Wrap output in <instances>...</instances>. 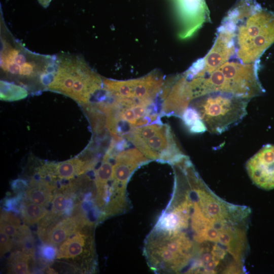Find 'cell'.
Here are the masks:
<instances>
[{
	"label": "cell",
	"instance_id": "obj_1",
	"mask_svg": "<svg viewBox=\"0 0 274 274\" xmlns=\"http://www.w3.org/2000/svg\"><path fill=\"white\" fill-rule=\"evenodd\" d=\"M174 172L171 198L153 230L177 247L192 270L238 259L247 244L248 208L217 197L192 163L177 166Z\"/></svg>",
	"mask_w": 274,
	"mask_h": 274
},
{
	"label": "cell",
	"instance_id": "obj_2",
	"mask_svg": "<svg viewBox=\"0 0 274 274\" xmlns=\"http://www.w3.org/2000/svg\"><path fill=\"white\" fill-rule=\"evenodd\" d=\"M221 25L232 34L233 59L253 63L274 43V13L255 0H236Z\"/></svg>",
	"mask_w": 274,
	"mask_h": 274
},
{
	"label": "cell",
	"instance_id": "obj_3",
	"mask_svg": "<svg viewBox=\"0 0 274 274\" xmlns=\"http://www.w3.org/2000/svg\"><path fill=\"white\" fill-rule=\"evenodd\" d=\"M1 71L7 77L27 86L37 81L43 90L51 82L56 66V55L33 52L14 37L1 14Z\"/></svg>",
	"mask_w": 274,
	"mask_h": 274
},
{
	"label": "cell",
	"instance_id": "obj_4",
	"mask_svg": "<svg viewBox=\"0 0 274 274\" xmlns=\"http://www.w3.org/2000/svg\"><path fill=\"white\" fill-rule=\"evenodd\" d=\"M258 63L246 64L231 59L211 73L188 79L193 99L214 92L249 99L259 95L263 90L258 77Z\"/></svg>",
	"mask_w": 274,
	"mask_h": 274
},
{
	"label": "cell",
	"instance_id": "obj_5",
	"mask_svg": "<svg viewBox=\"0 0 274 274\" xmlns=\"http://www.w3.org/2000/svg\"><path fill=\"white\" fill-rule=\"evenodd\" d=\"M86 105L103 92V79L80 54L60 52L56 55L53 79L47 89Z\"/></svg>",
	"mask_w": 274,
	"mask_h": 274
},
{
	"label": "cell",
	"instance_id": "obj_6",
	"mask_svg": "<svg viewBox=\"0 0 274 274\" xmlns=\"http://www.w3.org/2000/svg\"><path fill=\"white\" fill-rule=\"evenodd\" d=\"M193 100L191 107L197 112L206 130L220 134L243 120L247 113L250 99L228 93L214 92Z\"/></svg>",
	"mask_w": 274,
	"mask_h": 274
},
{
	"label": "cell",
	"instance_id": "obj_7",
	"mask_svg": "<svg viewBox=\"0 0 274 274\" xmlns=\"http://www.w3.org/2000/svg\"><path fill=\"white\" fill-rule=\"evenodd\" d=\"M130 141L151 160L171 165L185 155L170 126L161 122L136 128L131 133Z\"/></svg>",
	"mask_w": 274,
	"mask_h": 274
},
{
	"label": "cell",
	"instance_id": "obj_8",
	"mask_svg": "<svg viewBox=\"0 0 274 274\" xmlns=\"http://www.w3.org/2000/svg\"><path fill=\"white\" fill-rule=\"evenodd\" d=\"M102 79L104 89L110 97L119 101L136 103L156 101L164 82L163 76L158 71L131 80Z\"/></svg>",
	"mask_w": 274,
	"mask_h": 274
},
{
	"label": "cell",
	"instance_id": "obj_9",
	"mask_svg": "<svg viewBox=\"0 0 274 274\" xmlns=\"http://www.w3.org/2000/svg\"><path fill=\"white\" fill-rule=\"evenodd\" d=\"M234 55L232 35L220 25L211 50L203 58L193 63L184 73L188 79L208 74L227 61L233 59Z\"/></svg>",
	"mask_w": 274,
	"mask_h": 274
},
{
	"label": "cell",
	"instance_id": "obj_10",
	"mask_svg": "<svg viewBox=\"0 0 274 274\" xmlns=\"http://www.w3.org/2000/svg\"><path fill=\"white\" fill-rule=\"evenodd\" d=\"M160 97L161 116L181 118L193 100L188 80L184 73L164 81Z\"/></svg>",
	"mask_w": 274,
	"mask_h": 274
},
{
	"label": "cell",
	"instance_id": "obj_11",
	"mask_svg": "<svg viewBox=\"0 0 274 274\" xmlns=\"http://www.w3.org/2000/svg\"><path fill=\"white\" fill-rule=\"evenodd\" d=\"M151 160L138 149H123L115 156L112 176V187L119 195L128 198L127 184L134 170Z\"/></svg>",
	"mask_w": 274,
	"mask_h": 274
},
{
	"label": "cell",
	"instance_id": "obj_12",
	"mask_svg": "<svg viewBox=\"0 0 274 274\" xmlns=\"http://www.w3.org/2000/svg\"><path fill=\"white\" fill-rule=\"evenodd\" d=\"M246 169L252 182L264 190L274 189V145L262 147L247 162Z\"/></svg>",
	"mask_w": 274,
	"mask_h": 274
},
{
	"label": "cell",
	"instance_id": "obj_13",
	"mask_svg": "<svg viewBox=\"0 0 274 274\" xmlns=\"http://www.w3.org/2000/svg\"><path fill=\"white\" fill-rule=\"evenodd\" d=\"M179 17V36L186 39L192 36L210 18L204 0H176Z\"/></svg>",
	"mask_w": 274,
	"mask_h": 274
},
{
	"label": "cell",
	"instance_id": "obj_14",
	"mask_svg": "<svg viewBox=\"0 0 274 274\" xmlns=\"http://www.w3.org/2000/svg\"><path fill=\"white\" fill-rule=\"evenodd\" d=\"M92 228L84 231L82 228L64 241L59 245L56 258L74 259L80 256L96 262Z\"/></svg>",
	"mask_w": 274,
	"mask_h": 274
},
{
	"label": "cell",
	"instance_id": "obj_15",
	"mask_svg": "<svg viewBox=\"0 0 274 274\" xmlns=\"http://www.w3.org/2000/svg\"><path fill=\"white\" fill-rule=\"evenodd\" d=\"M84 227L78 217L73 214L56 220L38 235L44 243L57 246Z\"/></svg>",
	"mask_w": 274,
	"mask_h": 274
},
{
	"label": "cell",
	"instance_id": "obj_16",
	"mask_svg": "<svg viewBox=\"0 0 274 274\" xmlns=\"http://www.w3.org/2000/svg\"><path fill=\"white\" fill-rule=\"evenodd\" d=\"M96 161L92 159H83L74 158L53 163V172L55 179L70 180L92 169Z\"/></svg>",
	"mask_w": 274,
	"mask_h": 274
},
{
	"label": "cell",
	"instance_id": "obj_17",
	"mask_svg": "<svg viewBox=\"0 0 274 274\" xmlns=\"http://www.w3.org/2000/svg\"><path fill=\"white\" fill-rule=\"evenodd\" d=\"M54 184L44 179H32L25 191L26 199L29 201L46 207L53 198L52 192L55 189Z\"/></svg>",
	"mask_w": 274,
	"mask_h": 274
},
{
	"label": "cell",
	"instance_id": "obj_18",
	"mask_svg": "<svg viewBox=\"0 0 274 274\" xmlns=\"http://www.w3.org/2000/svg\"><path fill=\"white\" fill-rule=\"evenodd\" d=\"M32 256L21 250L12 253L8 261V273H30L29 261Z\"/></svg>",
	"mask_w": 274,
	"mask_h": 274
},
{
	"label": "cell",
	"instance_id": "obj_19",
	"mask_svg": "<svg viewBox=\"0 0 274 274\" xmlns=\"http://www.w3.org/2000/svg\"><path fill=\"white\" fill-rule=\"evenodd\" d=\"M1 100L14 101L26 98L28 94L25 87L12 82L1 80L0 82Z\"/></svg>",
	"mask_w": 274,
	"mask_h": 274
},
{
	"label": "cell",
	"instance_id": "obj_20",
	"mask_svg": "<svg viewBox=\"0 0 274 274\" xmlns=\"http://www.w3.org/2000/svg\"><path fill=\"white\" fill-rule=\"evenodd\" d=\"M48 212L45 207L31 202L27 199L24 201L21 210L22 220L28 225L39 222Z\"/></svg>",
	"mask_w": 274,
	"mask_h": 274
},
{
	"label": "cell",
	"instance_id": "obj_21",
	"mask_svg": "<svg viewBox=\"0 0 274 274\" xmlns=\"http://www.w3.org/2000/svg\"><path fill=\"white\" fill-rule=\"evenodd\" d=\"M181 119L191 133H202L206 130L197 112L191 106L185 110Z\"/></svg>",
	"mask_w": 274,
	"mask_h": 274
},
{
	"label": "cell",
	"instance_id": "obj_22",
	"mask_svg": "<svg viewBox=\"0 0 274 274\" xmlns=\"http://www.w3.org/2000/svg\"><path fill=\"white\" fill-rule=\"evenodd\" d=\"M1 215V229L10 237H16L21 227L20 220L8 212L2 211Z\"/></svg>",
	"mask_w": 274,
	"mask_h": 274
},
{
	"label": "cell",
	"instance_id": "obj_23",
	"mask_svg": "<svg viewBox=\"0 0 274 274\" xmlns=\"http://www.w3.org/2000/svg\"><path fill=\"white\" fill-rule=\"evenodd\" d=\"M17 237V245L24 252L33 255L34 254L33 238L29 228L23 225L21 226Z\"/></svg>",
	"mask_w": 274,
	"mask_h": 274
},
{
	"label": "cell",
	"instance_id": "obj_24",
	"mask_svg": "<svg viewBox=\"0 0 274 274\" xmlns=\"http://www.w3.org/2000/svg\"><path fill=\"white\" fill-rule=\"evenodd\" d=\"M67 199V195H65L61 191L56 192L52 199L51 209L49 213L57 218H60L62 215H64Z\"/></svg>",
	"mask_w": 274,
	"mask_h": 274
},
{
	"label": "cell",
	"instance_id": "obj_25",
	"mask_svg": "<svg viewBox=\"0 0 274 274\" xmlns=\"http://www.w3.org/2000/svg\"><path fill=\"white\" fill-rule=\"evenodd\" d=\"M24 193H18L16 196L6 198L4 202V209L6 212H13L16 214L21 213L24 199Z\"/></svg>",
	"mask_w": 274,
	"mask_h": 274
},
{
	"label": "cell",
	"instance_id": "obj_26",
	"mask_svg": "<svg viewBox=\"0 0 274 274\" xmlns=\"http://www.w3.org/2000/svg\"><path fill=\"white\" fill-rule=\"evenodd\" d=\"M57 250L55 246L45 243L40 248L39 254L42 259L48 263L52 262L55 258Z\"/></svg>",
	"mask_w": 274,
	"mask_h": 274
},
{
	"label": "cell",
	"instance_id": "obj_27",
	"mask_svg": "<svg viewBox=\"0 0 274 274\" xmlns=\"http://www.w3.org/2000/svg\"><path fill=\"white\" fill-rule=\"evenodd\" d=\"M3 230L1 229L0 233V245L1 256H3L6 253L9 252L13 247V242Z\"/></svg>",
	"mask_w": 274,
	"mask_h": 274
},
{
	"label": "cell",
	"instance_id": "obj_28",
	"mask_svg": "<svg viewBox=\"0 0 274 274\" xmlns=\"http://www.w3.org/2000/svg\"><path fill=\"white\" fill-rule=\"evenodd\" d=\"M29 184L25 180L22 179H17L13 180L11 183V187L13 191L15 193H24L27 190Z\"/></svg>",
	"mask_w": 274,
	"mask_h": 274
},
{
	"label": "cell",
	"instance_id": "obj_29",
	"mask_svg": "<svg viewBox=\"0 0 274 274\" xmlns=\"http://www.w3.org/2000/svg\"><path fill=\"white\" fill-rule=\"evenodd\" d=\"M39 3L44 8H47L52 0H37Z\"/></svg>",
	"mask_w": 274,
	"mask_h": 274
}]
</instances>
